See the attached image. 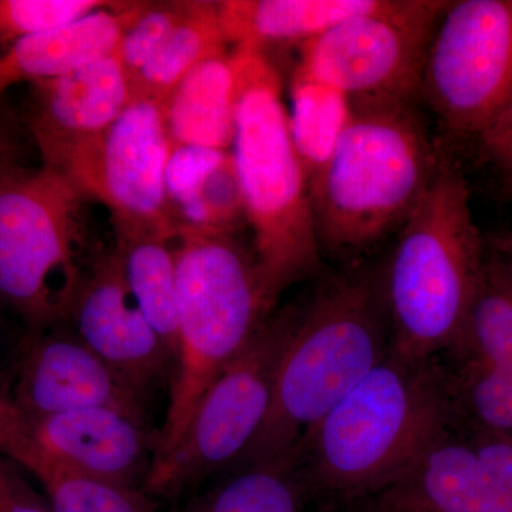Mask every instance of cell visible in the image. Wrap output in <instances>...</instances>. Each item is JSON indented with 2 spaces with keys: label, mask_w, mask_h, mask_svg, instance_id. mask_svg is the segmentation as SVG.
Returning a JSON list of instances; mask_svg holds the SVG:
<instances>
[{
  "label": "cell",
  "mask_w": 512,
  "mask_h": 512,
  "mask_svg": "<svg viewBox=\"0 0 512 512\" xmlns=\"http://www.w3.org/2000/svg\"><path fill=\"white\" fill-rule=\"evenodd\" d=\"M454 383L436 359L384 357L295 450L308 491L362 501L447 436Z\"/></svg>",
  "instance_id": "obj_1"
},
{
  "label": "cell",
  "mask_w": 512,
  "mask_h": 512,
  "mask_svg": "<svg viewBox=\"0 0 512 512\" xmlns=\"http://www.w3.org/2000/svg\"><path fill=\"white\" fill-rule=\"evenodd\" d=\"M487 242L457 165L441 158L429 187L403 222L384 275L392 355L412 362L458 348L483 275Z\"/></svg>",
  "instance_id": "obj_2"
},
{
  "label": "cell",
  "mask_w": 512,
  "mask_h": 512,
  "mask_svg": "<svg viewBox=\"0 0 512 512\" xmlns=\"http://www.w3.org/2000/svg\"><path fill=\"white\" fill-rule=\"evenodd\" d=\"M237 117L232 156L254 232L266 302L319 268L320 247L308 178L289 130L282 82L262 49L235 46Z\"/></svg>",
  "instance_id": "obj_3"
},
{
  "label": "cell",
  "mask_w": 512,
  "mask_h": 512,
  "mask_svg": "<svg viewBox=\"0 0 512 512\" xmlns=\"http://www.w3.org/2000/svg\"><path fill=\"white\" fill-rule=\"evenodd\" d=\"M386 315L384 275L342 276L316 292L286 348L268 416L235 470L292 454L389 355Z\"/></svg>",
  "instance_id": "obj_4"
},
{
  "label": "cell",
  "mask_w": 512,
  "mask_h": 512,
  "mask_svg": "<svg viewBox=\"0 0 512 512\" xmlns=\"http://www.w3.org/2000/svg\"><path fill=\"white\" fill-rule=\"evenodd\" d=\"M404 100H352L349 126L309 184L320 249L353 251L403 225L439 167L427 128Z\"/></svg>",
  "instance_id": "obj_5"
},
{
  "label": "cell",
  "mask_w": 512,
  "mask_h": 512,
  "mask_svg": "<svg viewBox=\"0 0 512 512\" xmlns=\"http://www.w3.org/2000/svg\"><path fill=\"white\" fill-rule=\"evenodd\" d=\"M174 244L177 350L163 426L156 433L153 463L170 453L208 387L272 312L255 256L249 255L234 235L178 228Z\"/></svg>",
  "instance_id": "obj_6"
},
{
  "label": "cell",
  "mask_w": 512,
  "mask_h": 512,
  "mask_svg": "<svg viewBox=\"0 0 512 512\" xmlns=\"http://www.w3.org/2000/svg\"><path fill=\"white\" fill-rule=\"evenodd\" d=\"M83 200L69 180L45 165L0 164V299L32 332L69 318L83 284Z\"/></svg>",
  "instance_id": "obj_7"
},
{
  "label": "cell",
  "mask_w": 512,
  "mask_h": 512,
  "mask_svg": "<svg viewBox=\"0 0 512 512\" xmlns=\"http://www.w3.org/2000/svg\"><path fill=\"white\" fill-rule=\"evenodd\" d=\"M301 311V306H288L261 323L208 387L170 453L151 464L146 493L156 500H178L244 456L271 409L279 367Z\"/></svg>",
  "instance_id": "obj_8"
},
{
  "label": "cell",
  "mask_w": 512,
  "mask_h": 512,
  "mask_svg": "<svg viewBox=\"0 0 512 512\" xmlns=\"http://www.w3.org/2000/svg\"><path fill=\"white\" fill-rule=\"evenodd\" d=\"M450 2L382 0L379 8L301 45L299 73L350 100L420 97L424 63Z\"/></svg>",
  "instance_id": "obj_9"
},
{
  "label": "cell",
  "mask_w": 512,
  "mask_h": 512,
  "mask_svg": "<svg viewBox=\"0 0 512 512\" xmlns=\"http://www.w3.org/2000/svg\"><path fill=\"white\" fill-rule=\"evenodd\" d=\"M420 97L448 134L477 138L512 97V0L450 2L431 39Z\"/></svg>",
  "instance_id": "obj_10"
},
{
  "label": "cell",
  "mask_w": 512,
  "mask_h": 512,
  "mask_svg": "<svg viewBox=\"0 0 512 512\" xmlns=\"http://www.w3.org/2000/svg\"><path fill=\"white\" fill-rule=\"evenodd\" d=\"M168 156L160 104L133 99L100 136L45 158L43 165L63 175L86 200L101 202L111 212L116 234L174 237L177 224L165 191Z\"/></svg>",
  "instance_id": "obj_11"
},
{
  "label": "cell",
  "mask_w": 512,
  "mask_h": 512,
  "mask_svg": "<svg viewBox=\"0 0 512 512\" xmlns=\"http://www.w3.org/2000/svg\"><path fill=\"white\" fill-rule=\"evenodd\" d=\"M26 419L83 409H111L147 423V393L124 379L79 336L33 330L9 392Z\"/></svg>",
  "instance_id": "obj_12"
},
{
  "label": "cell",
  "mask_w": 512,
  "mask_h": 512,
  "mask_svg": "<svg viewBox=\"0 0 512 512\" xmlns=\"http://www.w3.org/2000/svg\"><path fill=\"white\" fill-rule=\"evenodd\" d=\"M69 318L76 335L141 392L170 386L173 352L131 295L116 249L84 275Z\"/></svg>",
  "instance_id": "obj_13"
},
{
  "label": "cell",
  "mask_w": 512,
  "mask_h": 512,
  "mask_svg": "<svg viewBox=\"0 0 512 512\" xmlns=\"http://www.w3.org/2000/svg\"><path fill=\"white\" fill-rule=\"evenodd\" d=\"M15 413L29 436L67 466L110 483L144 488L156 444L147 423L111 409L73 410L40 419Z\"/></svg>",
  "instance_id": "obj_14"
},
{
  "label": "cell",
  "mask_w": 512,
  "mask_h": 512,
  "mask_svg": "<svg viewBox=\"0 0 512 512\" xmlns=\"http://www.w3.org/2000/svg\"><path fill=\"white\" fill-rule=\"evenodd\" d=\"M359 507L362 512H512V493L470 443L447 434Z\"/></svg>",
  "instance_id": "obj_15"
},
{
  "label": "cell",
  "mask_w": 512,
  "mask_h": 512,
  "mask_svg": "<svg viewBox=\"0 0 512 512\" xmlns=\"http://www.w3.org/2000/svg\"><path fill=\"white\" fill-rule=\"evenodd\" d=\"M33 86L28 123L43 160L100 136L133 101L117 50Z\"/></svg>",
  "instance_id": "obj_16"
},
{
  "label": "cell",
  "mask_w": 512,
  "mask_h": 512,
  "mask_svg": "<svg viewBox=\"0 0 512 512\" xmlns=\"http://www.w3.org/2000/svg\"><path fill=\"white\" fill-rule=\"evenodd\" d=\"M146 3L113 2L6 47L0 53V97L16 84L49 82L116 52Z\"/></svg>",
  "instance_id": "obj_17"
},
{
  "label": "cell",
  "mask_w": 512,
  "mask_h": 512,
  "mask_svg": "<svg viewBox=\"0 0 512 512\" xmlns=\"http://www.w3.org/2000/svg\"><path fill=\"white\" fill-rule=\"evenodd\" d=\"M0 454L39 480L52 512H157L144 488L100 480L47 453L23 429L6 389H0Z\"/></svg>",
  "instance_id": "obj_18"
},
{
  "label": "cell",
  "mask_w": 512,
  "mask_h": 512,
  "mask_svg": "<svg viewBox=\"0 0 512 512\" xmlns=\"http://www.w3.org/2000/svg\"><path fill=\"white\" fill-rule=\"evenodd\" d=\"M165 191L177 228L235 235L247 222L231 150L170 146Z\"/></svg>",
  "instance_id": "obj_19"
},
{
  "label": "cell",
  "mask_w": 512,
  "mask_h": 512,
  "mask_svg": "<svg viewBox=\"0 0 512 512\" xmlns=\"http://www.w3.org/2000/svg\"><path fill=\"white\" fill-rule=\"evenodd\" d=\"M160 106L170 146L231 150L237 117L231 53L198 64Z\"/></svg>",
  "instance_id": "obj_20"
},
{
  "label": "cell",
  "mask_w": 512,
  "mask_h": 512,
  "mask_svg": "<svg viewBox=\"0 0 512 512\" xmlns=\"http://www.w3.org/2000/svg\"><path fill=\"white\" fill-rule=\"evenodd\" d=\"M382 0H221L222 32L234 46L309 42L333 26L379 8Z\"/></svg>",
  "instance_id": "obj_21"
},
{
  "label": "cell",
  "mask_w": 512,
  "mask_h": 512,
  "mask_svg": "<svg viewBox=\"0 0 512 512\" xmlns=\"http://www.w3.org/2000/svg\"><path fill=\"white\" fill-rule=\"evenodd\" d=\"M116 235V252L128 289L175 359L178 332L175 235L168 237L151 232Z\"/></svg>",
  "instance_id": "obj_22"
},
{
  "label": "cell",
  "mask_w": 512,
  "mask_h": 512,
  "mask_svg": "<svg viewBox=\"0 0 512 512\" xmlns=\"http://www.w3.org/2000/svg\"><path fill=\"white\" fill-rule=\"evenodd\" d=\"M308 494L298 453L237 468L208 488H198L174 512H305Z\"/></svg>",
  "instance_id": "obj_23"
},
{
  "label": "cell",
  "mask_w": 512,
  "mask_h": 512,
  "mask_svg": "<svg viewBox=\"0 0 512 512\" xmlns=\"http://www.w3.org/2000/svg\"><path fill=\"white\" fill-rule=\"evenodd\" d=\"M227 46L217 2L190 0L183 19L131 84L133 99L163 103L191 70L225 55Z\"/></svg>",
  "instance_id": "obj_24"
},
{
  "label": "cell",
  "mask_w": 512,
  "mask_h": 512,
  "mask_svg": "<svg viewBox=\"0 0 512 512\" xmlns=\"http://www.w3.org/2000/svg\"><path fill=\"white\" fill-rule=\"evenodd\" d=\"M289 130L308 183L328 163L349 126L352 100L335 87L313 80L295 70L292 76Z\"/></svg>",
  "instance_id": "obj_25"
},
{
  "label": "cell",
  "mask_w": 512,
  "mask_h": 512,
  "mask_svg": "<svg viewBox=\"0 0 512 512\" xmlns=\"http://www.w3.org/2000/svg\"><path fill=\"white\" fill-rule=\"evenodd\" d=\"M458 394L481 433L512 441V373L470 357Z\"/></svg>",
  "instance_id": "obj_26"
},
{
  "label": "cell",
  "mask_w": 512,
  "mask_h": 512,
  "mask_svg": "<svg viewBox=\"0 0 512 512\" xmlns=\"http://www.w3.org/2000/svg\"><path fill=\"white\" fill-rule=\"evenodd\" d=\"M111 3L110 0H0V45L12 46Z\"/></svg>",
  "instance_id": "obj_27"
},
{
  "label": "cell",
  "mask_w": 512,
  "mask_h": 512,
  "mask_svg": "<svg viewBox=\"0 0 512 512\" xmlns=\"http://www.w3.org/2000/svg\"><path fill=\"white\" fill-rule=\"evenodd\" d=\"M190 0L147 2L136 22L127 29L117 47V55L130 84L156 55L171 30L183 19Z\"/></svg>",
  "instance_id": "obj_28"
},
{
  "label": "cell",
  "mask_w": 512,
  "mask_h": 512,
  "mask_svg": "<svg viewBox=\"0 0 512 512\" xmlns=\"http://www.w3.org/2000/svg\"><path fill=\"white\" fill-rule=\"evenodd\" d=\"M480 153L512 198V97L477 138Z\"/></svg>",
  "instance_id": "obj_29"
},
{
  "label": "cell",
  "mask_w": 512,
  "mask_h": 512,
  "mask_svg": "<svg viewBox=\"0 0 512 512\" xmlns=\"http://www.w3.org/2000/svg\"><path fill=\"white\" fill-rule=\"evenodd\" d=\"M0 512H52L40 500L15 463L0 454Z\"/></svg>",
  "instance_id": "obj_30"
},
{
  "label": "cell",
  "mask_w": 512,
  "mask_h": 512,
  "mask_svg": "<svg viewBox=\"0 0 512 512\" xmlns=\"http://www.w3.org/2000/svg\"><path fill=\"white\" fill-rule=\"evenodd\" d=\"M487 259L512 302V256L498 251L487 242Z\"/></svg>",
  "instance_id": "obj_31"
},
{
  "label": "cell",
  "mask_w": 512,
  "mask_h": 512,
  "mask_svg": "<svg viewBox=\"0 0 512 512\" xmlns=\"http://www.w3.org/2000/svg\"><path fill=\"white\" fill-rule=\"evenodd\" d=\"M15 137L8 121L0 114V164L8 163L15 157Z\"/></svg>",
  "instance_id": "obj_32"
},
{
  "label": "cell",
  "mask_w": 512,
  "mask_h": 512,
  "mask_svg": "<svg viewBox=\"0 0 512 512\" xmlns=\"http://www.w3.org/2000/svg\"><path fill=\"white\" fill-rule=\"evenodd\" d=\"M488 244L504 254L512 256V234L495 235L488 238Z\"/></svg>",
  "instance_id": "obj_33"
},
{
  "label": "cell",
  "mask_w": 512,
  "mask_h": 512,
  "mask_svg": "<svg viewBox=\"0 0 512 512\" xmlns=\"http://www.w3.org/2000/svg\"><path fill=\"white\" fill-rule=\"evenodd\" d=\"M0 389H8V386H6V383L3 382L2 376H0Z\"/></svg>",
  "instance_id": "obj_34"
}]
</instances>
